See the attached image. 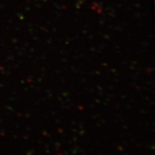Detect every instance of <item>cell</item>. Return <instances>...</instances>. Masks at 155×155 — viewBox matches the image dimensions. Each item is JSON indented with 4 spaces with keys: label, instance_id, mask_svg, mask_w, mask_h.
I'll use <instances>...</instances> for the list:
<instances>
[]
</instances>
